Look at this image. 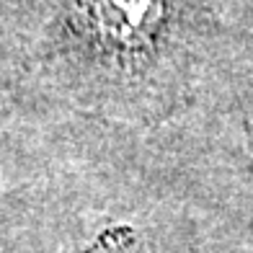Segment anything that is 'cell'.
I'll return each instance as SVG.
<instances>
[{
  "label": "cell",
  "mask_w": 253,
  "mask_h": 253,
  "mask_svg": "<svg viewBox=\"0 0 253 253\" xmlns=\"http://www.w3.org/2000/svg\"><path fill=\"white\" fill-rule=\"evenodd\" d=\"M85 13L101 42L122 49L147 44L163 24V0H85Z\"/></svg>",
  "instance_id": "cell-1"
}]
</instances>
